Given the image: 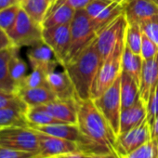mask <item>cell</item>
I'll list each match as a JSON object with an SVG mask.
<instances>
[{
    "label": "cell",
    "mask_w": 158,
    "mask_h": 158,
    "mask_svg": "<svg viewBox=\"0 0 158 158\" xmlns=\"http://www.w3.org/2000/svg\"><path fill=\"white\" fill-rule=\"evenodd\" d=\"M158 82V54L147 60H143L140 80H139V97L147 103L151 89Z\"/></svg>",
    "instance_id": "obj_17"
},
{
    "label": "cell",
    "mask_w": 158,
    "mask_h": 158,
    "mask_svg": "<svg viewBox=\"0 0 158 158\" xmlns=\"http://www.w3.org/2000/svg\"><path fill=\"white\" fill-rule=\"evenodd\" d=\"M14 5H20V0H0V10Z\"/></svg>",
    "instance_id": "obj_41"
},
{
    "label": "cell",
    "mask_w": 158,
    "mask_h": 158,
    "mask_svg": "<svg viewBox=\"0 0 158 158\" xmlns=\"http://www.w3.org/2000/svg\"><path fill=\"white\" fill-rule=\"evenodd\" d=\"M50 1H51V6H52V5H53V4H54L56 1H57V0H50Z\"/></svg>",
    "instance_id": "obj_44"
},
{
    "label": "cell",
    "mask_w": 158,
    "mask_h": 158,
    "mask_svg": "<svg viewBox=\"0 0 158 158\" xmlns=\"http://www.w3.org/2000/svg\"><path fill=\"white\" fill-rule=\"evenodd\" d=\"M125 34L119 38L113 51L101 65L92 86L91 100L99 98L120 75L122 72V57L125 48Z\"/></svg>",
    "instance_id": "obj_3"
},
{
    "label": "cell",
    "mask_w": 158,
    "mask_h": 158,
    "mask_svg": "<svg viewBox=\"0 0 158 158\" xmlns=\"http://www.w3.org/2000/svg\"><path fill=\"white\" fill-rule=\"evenodd\" d=\"M39 139V151L35 158H56L73 152H83L76 142L51 136L36 130Z\"/></svg>",
    "instance_id": "obj_12"
},
{
    "label": "cell",
    "mask_w": 158,
    "mask_h": 158,
    "mask_svg": "<svg viewBox=\"0 0 158 158\" xmlns=\"http://www.w3.org/2000/svg\"><path fill=\"white\" fill-rule=\"evenodd\" d=\"M142 31L139 23H127L125 34L126 46L135 54L140 55Z\"/></svg>",
    "instance_id": "obj_28"
},
{
    "label": "cell",
    "mask_w": 158,
    "mask_h": 158,
    "mask_svg": "<svg viewBox=\"0 0 158 158\" xmlns=\"http://www.w3.org/2000/svg\"><path fill=\"white\" fill-rule=\"evenodd\" d=\"M23 1H24V0H20V5H21V4H22V3H23Z\"/></svg>",
    "instance_id": "obj_45"
},
{
    "label": "cell",
    "mask_w": 158,
    "mask_h": 158,
    "mask_svg": "<svg viewBox=\"0 0 158 158\" xmlns=\"http://www.w3.org/2000/svg\"><path fill=\"white\" fill-rule=\"evenodd\" d=\"M10 106L29 107L18 95V93H9L0 90V109Z\"/></svg>",
    "instance_id": "obj_34"
},
{
    "label": "cell",
    "mask_w": 158,
    "mask_h": 158,
    "mask_svg": "<svg viewBox=\"0 0 158 158\" xmlns=\"http://www.w3.org/2000/svg\"><path fill=\"white\" fill-rule=\"evenodd\" d=\"M157 54H158V46L142 32L140 56L142 57L143 60H151L154 58Z\"/></svg>",
    "instance_id": "obj_33"
},
{
    "label": "cell",
    "mask_w": 158,
    "mask_h": 158,
    "mask_svg": "<svg viewBox=\"0 0 158 158\" xmlns=\"http://www.w3.org/2000/svg\"><path fill=\"white\" fill-rule=\"evenodd\" d=\"M42 33V25L33 20L21 8L13 27L7 34L12 45L20 48L22 47H33L43 42Z\"/></svg>",
    "instance_id": "obj_5"
},
{
    "label": "cell",
    "mask_w": 158,
    "mask_h": 158,
    "mask_svg": "<svg viewBox=\"0 0 158 158\" xmlns=\"http://www.w3.org/2000/svg\"><path fill=\"white\" fill-rule=\"evenodd\" d=\"M93 0H57L50 7V9L59 5H68L75 10H85L88 7V5Z\"/></svg>",
    "instance_id": "obj_37"
},
{
    "label": "cell",
    "mask_w": 158,
    "mask_h": 158,
    "mask_svg": "<svg viewBox=\"0 0 158 158\" xmlns=\"http://www.w3.org/2000/svg\"><path fill=\"white\" fill-rule=\"evenodd\" d=\"M21 7L36 23L42 25V23L51 7L50 0H24Z\"/></svg>",
    "instance_id": "obj_25"
},
{
    "label": "cell",
    "mask_w": 158,
    "mask_h": 158,
    "mask_svg": "<svg viewBox=\"0 0 158 158\" xmlns=\"http://www.w3.org/2000/svg\"><path fill=\"white\" fill-rule=\"evenodd\" d=\"M75 10L68 5H59L48 10L43 23V28H48L57 25L70 24L73 21Z\"/></svg>",
    "instance_id": "obj_23"
},
{
    "label": "cell",
    "mask_w": 158,
    "mask_h": 158,
    "mask_svg": "<svg viewBox=\"0 0 158 158\" xmlns=\"http://www.w3.org/2000/svg\"><path fill=\"white\" fill-rule=\"evenodd\" d=\"M141 31L158 46V16L140 23Z\"/></svg>",
    "instance_id": "obj_35"
},
{
    "label": "cell",
    "mask_w": 158,
    "mask_h": 158,
    "mask_svg": "<svg viewBox=\"0 0 158 158\" xmlns=\"http://www.w3.org/2000/svg\"><path fill=\"white\" fill-rule=\"evenodd\" d=\"M120 87L121 73L107 90L99 98L93 100L95 105L107 120L116 136L120 133V116L122 112Z\"/></svg>",
    "instance_id": "obj_6"
},
{
    "label": "cell",
    "mask_w": 158,
    "mask_h": 158,
    "mask_svg": "<svg viewBox=\"0 0 158 158\" xmlns=\"http://www.w3.org/2000/svg\"><path fill=\"white\" fill-rule=\"evenodd\" d=\"M33 152L12 150L7 147L0 146V158H35Z\"/></svg>",
    "instance_id": "obj_36"
},
{
    "label": "cell",
    "mask_w": 158,
    "mask_h": 158,
    "mask_svg": "<svg viewBox=\"0 0 158 158\" xmlns=\"http://www.w3.org/2000/svg\"><path fill=\"white\" fill-rule=\"evenodd\" d=\"M124 14L127 23H139L158 16V4L153 0H128Z\"/></svg>",
    "instance_id": "obj_13"
},
{
    "label": "cell",
    "mask_w": 158,
    "mask_h": 158,
    "mask_svg": "<svg viewBox=\"0 0 158 158\" xmlns=\"http://www.w3.org/2000/svg\"><path fill=\"white\" fill-rule=\"evenodd\" d=\"M151 135H152V140L158 148V116L156 117L153 125L151 127Z\"/></svg>",
    "instance_id": "obj_39"
},
{
    "label": "cell",
    "mask_w": 158,
    "mask_h": 158,
    "mask_svg": "<svg viewBox=\"0 0 158 158\" xmlns=\"http://www.w3.org/2000/svg\"><path fill=\"white\" fill-rule=\"evenodd\" d=\"M26 117L29 123V127H36V126H46L51 124L63 123L60 120L56 119L49 113L44 110L41 106L29 107Z\"/></svg>",
    "instance_id": "obj_27"
},
{
    "label": "cell",
    "mask_w": 158,
    "mask_h": 158,
    "mask_svg": "<svg viewBox=\"0 0 158 158\" xmlns=\"http://www.w3.org/2000/svg\"><path fill=\"white\" fill-rule=\"evenodd\" d=\"M121 104L122 110L129 108L138 102L139 97V87L135 79L127 72H121Z\"/></svg>",
    "instance_id": "obj_21"
},
{
    "label": "cell",
    "mask_w": 158,
    "mask_h": 158,
    "mask_svg": "<svg viewBox=\"0 0 158 158\" xmlns=\"http://www.w3.org/2000/svg\"><path fill=\"white\" fill-rule=\"evenodd\" d=\"M47 74H48V73L41 68L32 69V72L29 74H27V76L25 77L24 81L23 82L20 89H23V88H37V87L48 86Z\"/></svg>",
    "instance_id": "obj_29"
},
{
    "label": "cell",
    "mask_w": 158,
    "mask_h": 158,
    "mask_svg": "<svg viewBox=\"0 0 158 158\" xmlns=\"http://www.w3.org/2000/svg\"><path fill=\"white\" fill-rule=\"evenodd\" d=\"M71 27V45L68 55L62 66L75 58L85 48H87L97 37V32L92 21L85 10L75 11L74 17L70 23Z\"/></svg>",
    "instance_id": "obj_4"
},
{
    "label": "cell",
    "mask_w": 158,
    "mask_h": 158,
    "mask_svg": "<svg viewBox=\"0 0 158 158\" xmlns=\"http://www.w3.org/2000/svg\"><path fill=\"white\" fill-rule=\"evenodd\" d=\"M151 139V126L146 119L138 127L117 135L114 152L120 158L137 150Z\"/></svg>",
    "instance_id": "obj_8"
},
{
    "label": "cell",
    "mask_w": 158,
    "mask_h": 158,
    "mask_svg": "<svg viewBox=\"0 0 158 158\" xmlns=\"http://www.w3.org/2000/svg\"><path fill=\"white\" fill-rule=\"evenodd\" d=\"M21 8V5H14L0 10V28L6 33L13 27Z\"/></svg>",
    "instance_id": "obj_30"
},
{
    "label": "cell",
    "mask_w": 158,
    "mask_h": 158,
    "mask_svg": "<svg viewBox=\"0 0 158 158\" xmlns=\"http://www.w3.org/2000/svg\"><path fill=\"white\" fill-rule=\"evenodd\" d=\"M80 101L55 100L45 105H39L56 119L67 124L77 123V109Z\"/></svg>",
    "instance_id": "obj_16"
},
{
    "label": "cell",
    "mask_w": 158,
    "mask_h": 158,
    "mask_svg": "<svg viewBox=\"0 0 158 158\" xmlns=\"http://www.w3.org/2000/svg\"><path fill=\"white\" fill-rule=\"evenodd\" d=\"M87 158H118L114 153H91Z\"/></svg>",
    "instance_id": "obj_42"
},
{
    "label": "cell",
    "mask_w": 158,
    "mask_h": 158,
    "mask_svg": "<svg viewBox=\"0 0 158 158\" xmlns=\"http://www.w3.org/2000/svg\"><path fill=\"white\" fill-rule=\"evenodd\" d=\"M56 158H58V157H56Z\"/></svg>",
    "instance_id": "obj_47"
},
{
    "label": "cell",
    "mask_w": 158,
    "mask_h": 158,
    "mask_svg": "<svg viewBox=\"0 0 158 158\" xmlns=\"http://www.w3.org/2000/svg\"><path fill=\"white\" fill-rule=\"evenodd\" d=\"M87 156H88V153L84 152H73L60 155L58 158H87Z\"/></svg>",
    "instance_id": "obj_40"
},
{
    "label": "cell",
    "mask_w": 158,
    "mask_h": 158,
    "mask_svg": "<svg viewBox=\"0 0 158 158\" xmlns=\"http://www.w3.org/2000/svg\"><path fill=\"white\" fill-rule=\"evenodd\" d=\"M0 146L36 154L39 139L36 130L31 127H9L0 129Z\"/></svg>",
    "instance_id": "obj_7"
},
{
    "label": "cell",
    "mask_w": 158,
    "mask_h": 158,
    "mask_svg": "<svg viewBox=\"0 0 158 158\" xmlns=\"http://www.w3.org/2000/svg\"><path fill=\"white\" fill-rule=\"evenodd\" d=\"M126 3L114 0H93L85 9L97 34L124 12Z\"/></svg>",
    "instance_id": "obj_9"
},
{
    "label": "cell",
    "mask_w": 158,
    "mask_h": 158,
    "mask_svg": "<svg viewBox=\"0 0 158 158\" xmlns=\"http://www.w3.org/2000/svg\"><path fill=\"white\" fill-rule=\"evenodd\" d=\"M76 124L101 153H114V147L116 135L95 105L93 100L89 99L79 102Z\"/></svg>",
    "instance_id": "obj_1"
},
{
    "label": "cell",
    "mask_w": 158,
    "mask_h": 158,
    "mask_svg": "<svg viewBox=\"0 0 158 158\" xmlns=\"http://www.w3.org/2000/svg\"><path fill=\"white\" fill-rule=\"evenodd\" d=\"M18 50H19V48L15 47L12 56L10 58V73L12 81L14 82V84L16 85L19 90L23 82L24 81L25 77L27 76L28 65L19 56Z\"/></svg>",
    "instance_id": "obj_26"
},
{
    "label": "cell",
    "mask_w": 158,
    "mask_h": 158,
    "mask_svg": "<svg viewBox=\"0 0 158 158\" xmlns=\"http://www.w3.org/2000/svg\"><path fill=\"white\" fill-rule=\"evenodd\" d=\"M27 58L32 69L41 68L48 73L56 70L57 65L60 64L52 49L44 42L30 47L27 52Z\"/></svg>",
    "instance_id": "obj_15"
},
{
    "label": "cell",
    "mask_w": 158,
    "mask_h": 158,
    "mask_svg": "<svg viewBox=\"0 0 158 158\" xmlns=\"http://www.w3.org/2000/svg\"><path fill=\"white\" fill-rule=\"evenodd\" d=\"M18 95L29 107L45 105L57 100L56 95L48 86L23 88L18 90Z\"/></svg>",
    "instance_id": "obj_19"
},
{
    "label": "cell",
    "mask_w": 158,
    "mask_h": 158,
    "mask_svg": "<svg viewBox=\"0 0 158 158\" xmlns=\"http://www.w3.org/2000/svg\"><path fill=\"white\" fill-rule=\"evenodd\" d=\"M143 59L139 54L133 53L125 44V48L122 57V71L129 73L139 87L140 73L142 68Z\"/></svg>",
    "instance_id": "obj_24"
},
{
    "label": "cell",
    "mask_w": 158,
    "mask_h": 158,
    "mask_svg": "<svg viewBox=\"0 0 158 158\" xmlns=\"http://www.w3.org/2000/svg\"><path fill=\"white\" fill-rule=\"evenodd\" d=\"M114 1H117V2H120V3H127L128 0H114Z\"/></svg>",
    "instance_id": "obj_43"
},
{
    "label": "cell",
    "mask_w": 158,
    "mask_h": 158,
    "mask_svg": "<svg viewBox=\"0 0 158 158\" xmlns=\"http://www.w3.org/2000/svg\"><path fill=\"white\" fill-rule=\"evenodd\" d=\"M153 1H155V2H156V3L158 4V0H153Z\"/></svg>",
    "instance_id": "obj_46"
},
{
    "label": "cell",
    "mask_w": 158,
    "mask_h": 158,
    "mask_svg": "<svg viewBox=\"0 0 158 158\" xmlns=\"http://www.w3.org/2000/svg\"><path fill=\"white\" fill-rule=\"evenodd\" d=\"M146 106H147V120L152 127L156 117L158 116V82L152 87Z\"/></svg>",
    "instance_id": "obj_31"
},
{
    "label": "cell",
    "mask_w": 158,
    "mask_h": 158,
    "mask_svg": "<svg viewBox=\"0 0 158 158\" xmlns=\"http://www.w3.org/2000/svg\"><path fill=\"white\" fill-rule=\"evenodd\" d=\"M29 107L10 106L0 109V129L9 127H29L26 114Z\"/></svg>",
    "instance_id": "obj_20"
},
{
    "label": "cell",
    "mask_w": 158,
    "mask_h": 158,
    "mask_svg": "<svg viewBox=\"0 0 158 158\" xmlns=\"http://www.w3.org/2000/svg\"><path fill=\"white\" fill-rule=\"evenodd\" d=\"M120 158H158V148L151 139L137 150Z\"/></svg>",
    "instance_id": "obj_32"
},
{
    "label": "cell",
    "mask_w": 158,
    "mask_h": 158,
    "mask_svg": "<svg viewBox=\"0 0 158 158\" xmlns=\"http://www.w3.org/2000/svg\"><path fill=\"white\" fill-rule=\"evenodd\" d=\"M13 46L8 34L0 28V51H2L3 49L7 48H10Z\"/></svg>",
    "instance_id": "obj_38"
},
{
    "label": "cell",
    "mask_w": 158,
    "mask_h": 158,
    "mask_svg": "<svg viewBox=\"0 0 158 158\" xmlns=\"http://www.w3.org/2000/svg\"><path fill=\"white\" fill-rule=\"evenodd\" d=\"M47 83L56 95L57 99L64 101H79L74 86L64 69L63 71L54 70L49 72L47 74Z\"/></svg>",
    "instance_id": "obj_14"
},
{
    "label": "cell",
    "mask_w": 158,
    "mask_h": 158,
    "mask_svg": "<svg viewBox=\"0 0 158 158\" xmlns=\"http://www.w3.org/2000/svg\"><path fill=\"white\" fill-rule=\"evenodd\" d=\"M14 48L11 46L0 51V90L9 93L18 92V88L12 81L10 73V60Z\"/></svg>",
    "instance_id": "obj_22"
},
{
    "label": "cell",
    "mask_w": 158,
    "mask_h": 158,
    "mask_svg": "<svg viewBox=\"0 0 158 158\" xmlns=\"http://www.w3.org/2000/svg\"><path fill=\"white\" fill-rule=\"evenodd\" d=\"M127 26V22L123 12L98 33L96 41L102 64L113 51L119 38L126 33Z\"/></svg>",
    "instance_id": "obj_10"
},
{
    "label": "cell",
    "mask_w": 158,
    "mask_h": 158,
    "mask_svg": "<svg viewBox=\"0 0 158 158\" xmlns=\"http://www.w3.org/2000/svg\"><path fill=\"white\" fill-rule=\"evenodd\" d=\"M147 119L146 103L139 98L136 103L129 108L122 110L120 116V133L127 132Z\"/></svg>",
    "instance_id": "obj_18"
},
{
    "label": "cell",
    "mask_w": 158,
    "mask_h": 158,
    "mask_svg": "<svg viewBox=\"0 0 158 158\" xmlns=\"http://www.w3.org/2000/svg\"><path fill=\"white\" fill-rule=\"evenodd\" d=\"M43 42L53 51L55 58L62 66L71 45V27L70 24L57 25L43 28Z\"/></svg>",
    "instance_id": "obj_11"
},
{
    "label": "cell",
    "mask_w": 158,
    "mask_h": 158,
    "mask_svg": "<svg viewBox=\"0 0 158 158\" xmlns=\"http://www.w3.org/2000/svg\"><path fill=\"white\" fill-rule=\"evenodd\" d=\"M101 65L102 60L95 39L62 66L71 78L79 101L91 99L92 86Z\"/></svg>",
    "instance_id": "obj_2"
}]
</instances>
